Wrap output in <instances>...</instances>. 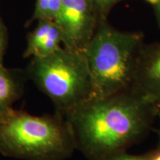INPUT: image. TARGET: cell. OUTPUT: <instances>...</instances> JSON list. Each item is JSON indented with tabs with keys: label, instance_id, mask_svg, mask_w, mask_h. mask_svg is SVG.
I'll return each instance as SVG.
<instances>
[{
	"label": "cell",
	"instance_id": "ba28073f",
	"mask_svg": "<svg viewBox=\"0 0 160 160\" xmlns=\"http://www.w3.org/2000/svg\"><path fill=\"white\" fill-rule=\"evenodd\" d=\"M27 79L25 72L0 65V116L13 108L22 97Z\"/></svg>",
	"mask_w": 160,
	"mask_h": 160
},
{
	"label": "cell",
	"instance_id": "52a82bcc",
	"mask_svg": "<svg viewBox=\"0 0 160 160\" xmlns=\"http://www.w3.org/2000/svg\"><path fill=\"white\" fill-rule=\"evenodd\" d=\"M63 45L62 33L53 20L40 19L33 31L27 36L24 58H42L53 53Z\"/></svg>",
	"mask_w": 160,
	"mask_h": 160
},
{
	"label": "cell",
	"instance_id": "5b68a950",
	"mask_svg": "<svg viewBox=\"0 0 160 160\" xmlns=\"http://www.w3.org/2000/svg\"><path fill=\"white\" fill-rule=\"evenodd\" d=\"M99 21L93 0H62L54 22L61 30L63 46L84 51Z\"/></svg>",
	"mask_w": 160,
	"mask_h": 160
},
{
	"label": "cell",
	"instance_id": "9a60e30c",
	"mask_svg": "<svg viewBox=\"0 0 160 160\" xmlns=\"http://www.w3.org/2000/svg\"><path fill=\"white\" fill-rule=\"evenodd\" d=\"M157 117H158L159 120V124H160V103L157 104ZM160 146V128H159V145Z\"/></svg>",
	"mask_w": 160,
	"mask_h": 160
},
{
	"label": "cell",
	"instance_id": "8992f818",
	"mask_svg": "<svg viewBox=\"0 0 160 160\" xmlns=\"http://www.w3.org/2000/svg\"><path fill=\"white\" fill-rule=\"evenodd\" d=\"M131 90L152 103H160V42L144 43Z\"/></svg>",
	"mask_w": 160,
	"mask_h": 160
},
{
	"label": "cell",
	"instance_id": "8fae6325",
	"mask_svg": "<svg viewBox=\"0 0 160 160\" xmlns=\"http://www.w3.org/2000/svg\"><path fill=\"white\" fill-rule=\"evenodd\" d=\"M8 45V31L0 17V65H3L4 56Z\"/></svg>",
	"mask_w": 160,
	"mask_h": 160
},
{
	"label": "cell",
	"instance_id": "6da1fadb",
	"mask_svg": "<svg viewBox=\"0 0 160 160\" xmlns=\"http://www.w3.org/2000/svg\"><path fill=\"white\" fill-rule=\"evenodd\" d=\"M157 105L131 89L92 98L65 118L77 150L89 160H101L126 151L145 137L157 117Z\"/></svg>",
	"mask_w": 160,
	"mask_h": 160
},
{
	"label": "cell",
	"instance_id": "277c9868",
	"mask_svg": "<svg viewBox=\"0 0 160 160\" xmlns=\"http://www.w3.org/2000/svg\"><path fill=\"white\" fill-rule=\"evenodd\" d=\"M26 75L51 99L64 117L94 97L93 79L84 51L65 47L50 56L31 58Z\"/></svg>",
	"mask_w": 160,
	"mask_h": 160
},
{
	"label": "cell",
	"instance_id": "7a4b0ae2",
	"mask_svg": "<svg viewBox=\"0 0 160 160\" xmlns=\"http://www.w3.org/2000/svg\"><path fill=\"white\" fill-rule=\"evenodd\" d=\"M77 150L63 116H33L12 108L0 116V153L24 160H65Z\"/></svg>",
	"mask_w": 160,
	"mask_h": 160
},
{
	"label": "cell",
	"instance_id": "9c48e42d",
	"mask_svg": "<svg viewBox=\"0 0 160 160\" xmlns=\"http://www.w3.org/2000/svg\"><path fill=\"white\" fill-rule=\"evenodd\" d=\"M62 0H37L31 19L27 22L28 26L37 20L50 19L54 21L59 13Z\"/></svg>",
	"mask_w": 160,
	"mask_h": 160
},
{
	"label": "cell",
	"instance_id": "7c38bea8",
	"mask_svg": "<svg viewBox=\"0 0 160 160\" xmlns=\"http://www.w3.org/2000/svg\"><path fill=\"white\" fill-rule=\"evenodd\" d=\"M101 160H148L147 155H133L128 153L126 151L119 152Z\"/></svg>",
	"mask_w": 160,
	"mask_h": 160
},
{
	"label": "cell",
	"instance_id": "3957f363",
	"mask_svg": "<svg viewBox=\"0 0 160 160\" xmlns=\"http://www.w3.org/2000/svg\"><path fill=\"white\" fill-rule=\"evenodd\" d=\"M141 32L122 31L108 19H100L84 53L93 79L94 97H105L131 89L139 52Z\"/></svg>",
	"mask_w": 160,
	"mask_h": 160
},
{
	"label": "cell",
	"instance_id": "30bf717a",
	"mask_svg": "<svg viewBox=\"0 0 160 160\" xmlns=\"http://www.w3.org/2000/svg\"><path fill=\"white\" fill-rule=\"evenodd\" d=\"M122 0H93L98 16L100 19H108L110 12Z\"/></svg>",
	"mask_w": 160,
	"mask_h": 160
},
{
	"label": "cell",
	"instance_id": "5bb4252c",
	"mask_svg": "<svg viewBox=\"0 0 160 160\" xmlns=\"http://www.w3.org/2000/svg\"><path fill=\"white\" fill-rule=\"evenodd\" d=\"M146 155L148 158V160H160V146L159 145L157 148L146 153Z\"/></svg>",
	"mask_w": 160,
	"mask_h": 160
},
{
	"label": "cell",
	"instance_id": "4fadbf2b",
	"mask_svg": "<svg viewBox=\"0 0 160 160\" xmlns=\"http://www.w3.org/2000/svg\"><path fill=\"white\" fill-rule=\"evenodd\" d=\"M153 8L158 27L160 29V0H146Z\"/></svg>",
	"mask_w": 160,
	"mask_h": 160
}]
</instances>
